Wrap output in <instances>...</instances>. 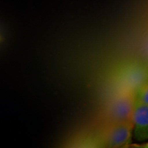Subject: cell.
Returning <instances> with one entry per match:
<instances>
[{
	"mask_svg": "<svg viewBox=\"0 0 148 148\" xmlns=\"http://www.w3.org/2000/svg\"><path fill=\"white\" fill-rule=\"evenodd\" d=\"M134 91L127 89L116 95L108 108V118L111 123L132 120L134 108Z\"/></svg>",
	"mask_w": 148,
	"mask_h": 148,
	"instance_id": "6da1fadb",
	"label": "cell"
},
{
	"mask_svg": "<svg viewBox=\"0 0 148 148\" xmlns=\"http://www.w3.org/2000/svg\"><path fill=\"white\" fill-rule=\"evenodd\" d=\"M133 138L132 120L113 123L103 137V144L108 147H126Z\"/></svg>",
	"mask_w": 148,
	"mask_h": 148,
	"instance_id": "7a4b0ae2",
	"label": "cell"
},
{
	"mask_svg": "<svg viewBox=\"0 0 148 148\" xmlns=\"http://www.w3.org/2000/svg\"><path fill=\"white\" fill-rule=\"evenodd\" d=\"M132 121L134 139L139 142L148 140V105L135 101Z\"/></svg>",
	"mask_w": 148,
	"mask_h": 148,
	"instance_id": "3957f363",
	"label": "cell"
},
{
	"mask_svg": "<svg viewBox=\"0 0 148 148\" xmlns=\"http://www.w3.org/2000/svg\"><path fill=\"white\" fill-rule=\"evenodd\" d=\"M135 101L148 105V81L134 91Z\"/></svg>",
	"mask_w": 148,
	"mask_h": 148,
	"instance_id": "277c9868",
	"label": "cell"
},
{
	"mask_svg": "<svg viewBox=\"0 0 148 148\" xmlns=\"http://www.w3.org/2000/svg\"><path fill=\"white\" fill-rule=\"evenodd\" d=\"M134 147H143V148H148V142L143 144H138V145H134Z\"/></svg>",
	"mask_w": 148,
	"mask_h": 148,
	"instance_id": "5b68a950",
	"label": "cell"
},
{
	"mask_svg": "<svg viewBox=\"0 0 148 148\" xmlns=\"http://www.w3.org/2000/svg\"><path fill=\"white\" fill-rule=\"evenodd\" d=\"M145 73H146V75H147V79H148V63L147 64V66H146L145 67Z\"/></svg>",
	"mask_w": 148,
	"mask_h": 148,
	"instance_id": "8992f818",
	"label": "cell"
}]
</instances>
